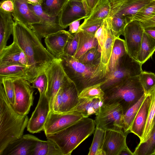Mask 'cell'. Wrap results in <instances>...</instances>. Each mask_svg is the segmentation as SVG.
<instances>
[{"label":"cell","instance_id":"cell-1","mask_svg":"<svg viewBox=\"0 0 155 155\" xmlns=\"http://www.w3.org/2000/svg\"><path fill=\"white\" fill-rule=\"evenodd\" d=\"M13 41L20 47L28 60L27 75L31 83L55 58L43 45L41 40L30 28L14 21Z\"/></svg>","mask_w":155,"mask_h":155},{"label":"cell","instance_id":"cell-2","mask_svg":"<svg viewBox=\"0 0 155 155\" xmlns=\"http://www.w3.org/2000/svg\"><path fill=\"white\" fill-rule=\"evenodd\" d=\"M59 58L66 74L74 84L79 93L87 87L105 81L109 72L108 67L101 61L94 64H85L65 54Z\"/></svg>","mask_w":155,"mask_h":155},{"label":"cell","instance_id":"cell-3","mask_svg":"<svg viewBox=\"0 0 155 155\" xmlns=\"http://www.w3.org/2000/svg\"><path fill=\"white\" fill-rule=\"evenodd\" d=\"M28 120L27 115L15 111L0 83V155L9 143L22 136Z\"/></svg>","mask_w":155,"mask_h":155},{"label":"cell","instance_id":"cell-4","mask_svg":"<svg viewBox=\"0 0 155 155\" xmlns=\"http://www.w3.org/2000/svg\"><path fill=\"white\" fill-rule=\"evenodd\" d=\"M95 120L83 117L66 128L48 135L47 139L54 141L63 155H70L72 152L94 132Z\"/></svg>","mask_w":155,"mask_h":155},{"label":"cell","instance_id":"cell-5","mask_svg":"<svg viewBox=\"0 0 155 155\" xmlns=\"http://www.w3.org/2000/svg\"><path fill=\"white\" fill-rule=\"evenodd\" d=\"M104 92V103H119L122 107L124 114L144 94L139 75L128 78Z\"/></svg>","mask_w":155,"mask_h":155},{"label":"cell","instance_id":"cell-6","mask_svg":"<svg viewBox=\"0 0 155 155\" xmlns=\"http://www.w3.org/2000/svg\"><path fill=\"white\" fill-rule=\"evenodd\" d=\"M142 65L127 54L121 58L118 67L107 73L101 89L104 91L128 78L139 75L142 71Z\"/></svg>","mask_w":155,"mask_h":155},{"label":"cell","instance_id":"cell-7","mask_svg":"<svg viewBox=\"0 0 155 155\" xmlns=\"http://www.w3.org/2000/svg\"><path fill=\"white\" fill-rule=\"evenodd\" d=\"M124 114L123 108L119 103H104L95 118L96 127L104 130L124 131L122 124Z\"/></svg>","mask_w":155,"mask_h":155},{"label":"cell","instance_id":"cell-8","mask_svg":"<svg viewBox=\"0 0 155 155\" xmlns=\"http://www.w3.org/2000/svg\"><path fill=\"white\" fill-rule=\"evenodd\" d=\"M44 71L48 80L46 95L49 101L51 111H52L53 102L56 94L64 83L69 78L64 71L61 59L60 58L54 59Z\"/></svg>","mask_w":155,"mask_h":155},{"label":"cell","instance_id":"cell-9","mask_svg":"<svg viewBox=\"0 0 155 155\" xmlns=\"http://www.w3.org/2000/svg\"><path fill=\"white\" fill-rule=\"evenodd\" d=\"M28 5L30 9L41 19L40 23L32 24L30 28L40 40L49 35L64 30L60 24V14L50 16L43 11L41 5L29 3Z\"/></svg>","mask_w":155,"mask_h":155},{"label":"cell","instance_id":"cell-10","mask_svg":"<svg viewBox=\"0 0 155 155\" xmlns=\"http://www.w3.org/2000/svg\"><path fill=\"white\" fill-rule=\"evenodd\" d=\"M13 80L15 89L14 108L19 114L27 115L33 104L34 88L26 80L18 79Z\"/></svg>","mask_w":155,"mask_h":155},{"label":"cell","instance_id":"cell-11","mask_svg":"<svg viewBox=\"0 0 155 155\" xmlns=\"http://www.w3.org/2000/svg\"><path fill=\"white\" fill-rule=\"evenodd\" d=\"M84 117L75 111L66 113L51 111L44 125L46 136L58 132L70 126Z\"/></svg>","mask_w":155,"mask_h":155},{"label":"cell","instance_id":"cell-12","mask_svg":"<svg viewBox=\"0 0 155 155\" xmlns=\"http://www.w3.org/2000/svg\"><path fill=\"white\" fill-rule=\"evenodd\" d=\"M144 32L141 22L136 20L129 22L123 32L127 53L137 61Z\"/></svg>","mask_w":155,"mask_h":155},{"label":"cell","instance_id":"cell-13","mask_svg":"<svg viewBox=\"0 0 155 155\" xmlns=\"http://www.w3.org/2000/svg\"><path fill=\"white\" fill-rule=\"evenodd\" d=\"M90 13L85 2L68 0L59 15L60 25L66 28L73 22L87 18Z\"/></svg>","mask_w":155,"mask_h":155},{"label":"cell","instance_id":"cell-14","mask_svg":"<svg viewBox=\"0 0 155 155\" xmlns=\"http://www.w3.org/2000/svg\"><path fill=\"white\" fill-rule=\"evenodd\" d=\"M51 111L49 101L46 93L40 95L37 105L29 119L27 130L35 133L44 130L45 124Z\"/></svg>","mask_w":155,"mask_h":155},{"label":"cell","instance_id":"cell-15","mask_svg":"<svg viewBox=\"0 0 155 155\" xmlns=\"http://www.w3.org/2000/svg\"><path fill=\"white\" fill-rule=\"evenodd\" d=\"M152 0H110L109 17L114 15L123 16L127 18L130 22L137 12Z\"/></svg>","mask_w":155,"mask_h":155},{"label":"cell","instance_id":"cell-16","mask_svg":"<svg viewBox=\"0 0 155 155\" xmlns=\"http://www.w3.org/2000/svg\"><path fill=\"white\" fill-rule=\"evenodd\" d=\"M38 139L31 134L23 135L9 143L1 155H33Z\"/></svg>","mask_w":155,"mask_h":155},{"label":"cell","instance_id":"cell-17","mask_svg":"<svg viewBox=\"0 0 155 155\" xmlns=\"http://www.w3.org/2000/svg\"><path fill=\"white\" fill-rule=\"evenodd\" d=\"M127 134L123 130H106L102 150L105 155H119L121 150L127 146Z\"/></svg>","mask_w":155,"mask_h":155},{"label":"cell","instance_id":"cell-18","mask_svg":"<svg viewBox=\"0 0 155 155\" xmlns=\"http://www.w3.org/2000/svg\"><path fill=\"white\" fill-rule=\"evenodd\" d=\"M13 3L12 13L14 21H18L30 28L33 24L41 22L40 18L29 8L25 0H11Z\"/></svg>","mask_w":155,"mask_h":155},{"label":"cell","instance_id":"cell-19","mask_svg":"<svg viewBox=\"0 0 155 155\" xmlns=\"http://www.w3.org/2000/svg\"><path fill=\"white\" fill-rule=\"evenodd\" d=\"M71 33L64 30L48 35L45 39L47 50L56 58L64 53V49Z\"/></svg>","mask_w":155,"mask_h":155},{"label":"cell","instance_id":"cell-20","mask_svg":"<svg viewBox=\"0 0 155 155\" xmlns=\"http://www.w3.org/2000/svg\"><path fill=\"white\" fill-rule=\"evenodd\" d=\"M62 102L59 113L70 112L78 104L79 98V92L74 82L67 79L61 86Z\"/></svg>","mask_w":155,"mask_h":155},{"label":"cell","instance_id":"cell-21","mask_svg":"<svg viewBox=\"0 0 155 155\" xmlns=\"http://www.w3.org/2000/svg\"><path fill=\"white\" fill-rule=\"evenodd\" d=\"M19 64L28 68L27 57L18 45L14 41L0 52V64Z\"/></svg>","mask_w":155,"mask_h":155},{"label":"cell","instance_id":"cell-22","mask_svg":"<svg viewBox=\"0 0 155 155\" xmlns=\"http://www.w3.org/2000/svg\"><path fill=\"white\" fill-rule=\"evenodd\" d=\"M150 102V97L147 94L134 118L130 130V132L137 136L140 140L142 138L146 123Z\"/></svg>","mask_w":155,"mask_h":155},{"label":"cell","instance_id":"cell-23","mask_svg":"<svg viewBox=\"0 0 155 155\" xmlns=\"http://www.w3.org/2000/svg\"><path fill=\"white\" fill-rule=\"evenodd\" d=\"M104 104L103 100L98 98H79L78 104L70 112H77L84 117H88L94 114L96 115L99 112Z\"/></svg>","mask_w":155,"mask_h":155},{"label":"cell","instance_id":"cell-24","mask_svg":"<svg viewBox=\"0 0 155 155\" xmlns=\"http://www.w3.org/2000/svg\"><path fill=\"white\" fill-rule=\"evenodd\" d=\"M0 52L7 46V41L13 31L14 21L12 13L0 8Z\"/></svg>","mask_w":155,"mask_h":155},{"label":"cell","instance_id":"cell-25","mask_svg":"<svg viewBox=\"0 0 155 155\" xmlns=\"http://www.w3.org/2000/svg\"><path fill=\"white\" fill-rule=\"evenodd\" d=\"M27 67L19 64H0V78H9L12 80L24 79L29 81Z\"/></svg>","mask_w":155,"mask_h":155},{"label":"cell","instance_id":"cell-26","mask_svg":"<svg viewBox=\"0 0 155 155\" xmlns=\"http://www.w3.org/2000/svg\"><path fill=\"white\" fill-rule=\"evenodd\" d=\"M78 32L79 35V43L77 50L73 57L78 59L87 51L97 47L99 44L94 35L82 31Z\"/></svg>","mask_w":155,"mask_h":155},{"label":"cell","instance_id":"cell-27","mask_svg":"<svg viewBox=\"0 0 155 155\" xmlns=\"http://www.w3.org/2000/svg\"><path fill=\"white\" fill-rule=\"evenodd\" d=\"M155 51V39L144 31L137 61L142 65L152 56Z\"/></svg>","mask_w":155,"mask_h":155},{"label":"cell","instance_id":"cell-28","mask_svg":"<svg viewBox=\"0 0 155 155\" xmlns=\"http://www.w3.org/2000/svg\"><path fill=\"white\" fill-rule=\"evenodd\" d=\"M127 54L125 40L117 37L114 42L109 64V71L116 69L118 67L121 58Z\"/></svg>","mask_w":155,"mask_h":155},{"label":"cell","instance_id":"cell-29","mask_svg":"<svg viewBox=\"0 0 155 155\" xmlns=\"http://www.w3.org/2000/svg\"><path fill=\"white\" fill-rule=\"evenodd\" d=\"M147 94L150 98V105L146 123L140 143L145 142L148 138L153 127V121L155 114V86Z\"/></svg>","mask_w":155,"mask_h":155},{"label":"cell","instance_id":"cell-30","mask_svg":"<svg viewBox=\"0 0 155 155\" xmlns=\"http://www.w3.org/2000/svg\"><path fill=\"white\" fill-rule=\"evenodd\" d=\"M46 141L38 139L33 155H63L56 143L51 140Z\"/></svg>","mask_w":155,"mask_h":155},{"label":"cell","instance_id":"cell-31","mask_svg":"<svg viewBox=\"0 0 155 155\" xmlns=\"http://www.w3.org/2000/svg\"><path fill=\"white\" fill-rule=\"evenodd\" d=\"M105 20L107 24V36L101 49V61L108 67L114 42L117 37L112 33L106 19Z\"/></svg>","mask_w":155,"mask_h":155},{"label":"cell","instance_id":"cell-32","mask_svg":"<svg viewBox=\"0 0 155 155\" xmlns=\"http://www.w3.org/2000/svg\"><path fill=\"white\" fill-rule=\"evenodd\" d=\"M147 94L145 93L134 104L130 107L124 114L122 124L124 132L128 134L132 123Z\"/></svg>","mask_w":155,"mask_h":155},{"label":"cell","instance_id":"cell-33","mask_svg":"<svg viewBox=\"0 0 155 155\" xmlns=\"http://www.w3.org/2000/svg\"><path fill=\"white\" fill-rule=\"evenodd\" d=\"M155 151V124L148 138L139 143L133 152L134 155H153Z\"/></svg>","mask_w":155,"mask_h":155},{"label":"cell","instance_id":"cell-34","mask_svg":"<svg viewBox=\"0 0 155 155\" xmlns=\"http://www.w3.org/2000/svg\"><path fill=\"white\" fill-rule=\"evenodd\" d=\"M69 0H43V11L50 16L59 15Z\"/></svg>","mask_w":155,"mask_h":155},{"label":"cell","instance_id":"cell-35","mask_svg":"<svg viewBox=\"0 0 155 155\" xmlns=\"http://www.w3.org/2000/svg\"><path fill=\"white\" fill-rule=\"evenodd\" d=\"M110 10V0H99L87 18L105 20L109 17Z\"/></svg>","mask_w":155,"mask_h":155},{"label":"cell","instance_id":"cell-36","mask_svg":"<svg viewBox=\"0 0 155 155\" xmlns=\"http://www.w3.org/2000/svg\"><path fill=\"white\" fill-rule=\"evenodd\" d=\"M106 20L113 34L117 37L123 35L125 28L129 22L127 18L117 15L109 17Z\"/></svg>","mask_w":155,"mask_h":155},{"label":"cell","instance_id":"cell-37","mask_svg":"<svg viewBox=\"0 0 155 155\" xmlns=\"http://www.w3.org/2000/svg\"><path fill=\"white\" fill-rule=\"evenodd\" d=\"M105 130L96 127L88 155H105L102 150Z\"/></svg>","mask_w":155,"mask_h":155},{"label":"cell","instance_id":"cell-38","mask_svg":"<svg viewBox=\"0 0 155 155\" xmlns=\"http://www.w3.org/2000/svg\"><path fill=\"white\" fill-rule=\"evenodd\" d=\"M105 81L106 80L84 88L79 93V98L88 99L98 98L103 100L105 93L101 87Z\"/></svg>","mask_w":155,"mask_h":155},{"label":"cell","instance_id":"cell-39","mask_svg":"<svg viewBox=\"0 0 155 155\" xmlns=\"http://www.w3.org/2000/svg\"><path fill=\"white\" fill-rule=\"evenodd\" d=\"M101 55V48L99 45L87 51L78 60L85 64H94L100 61Z\"/></svg>","mask_w":155,"mask_h":155},{"label":"cell","instance_id":"cell-40","mask_svg":"<svg viewBox=\"0 0 155 155\" xmlns=\"http://www.w3.org/2000/svg\"><path fill=\"white\" fill-rule=\"evenodd\" d=\"M155 15V0H153L145 6L134 16L131 21L142 22Z\"/></svg>","mask_w":155,"mask_h":155},{"label":"cell","instance_id":"cell-41","mask_svg":"<svg viewBox=\"0 0 155 155\" xmlns=\"http://www.w3.org/2000/svg\"><path fill=\"white\" fill-rule=\"evenodd\" d=\"M104 20L99 19L84 18L78 31H82L94 35L97 30L103 24Z\"/></svg>","mask_w":155,"mask_h":155},{"label":"cell","instance_id":"cell-42","mask_svg":"<svg viewBox=\"0 0 155 155\" xmlns=\"http://www.w3.org/2000/svg\"><path fill=\"white\" fill-rule=\"evenodd\" d=\"M139 77L140 81L144 89V93L147 94L155 86V74L153 73L142 71Z\"/></svg>","mask_w":155,"mask_h":155},{"label":"cell","instance_id":"cell-43","mask_svg":"<svg viewBox=\"0 0 155 155\" xmlns=\"http://www.w3.org/2000/svg\"><path fill=\"white\" fill-rule=\"evenodd\" d=\"M0 83L2 84L6 95L11 104L15 105V89L13 80L9 78H0Z\"/></svg>","mask_w":155,"mask_h":155},{"label":"cell","instance_id":"cell-44","mask_svg":"<svg viewBox=\"0 0 155 155\" xmlns=\"http://www.w3.org/2000/svg\"><path fill=\"white\" fill-rule=\"evenodd\" d=\"M31 83L34 88L38 90L40 95L46 93L48 87V80L45 71L38 74L33 81Z\"/></svg>","mask_w":155,"mask_h":155},{"label":"cell","instance_id":"cell-45","mask_svg":"<svg viewBox=\"0 0 155 155\" xmlns=\"http://www.w3.org/2000/svg\"><path fill=\"white\" fill-rule=\"evenodd\" d=\"M79 35L78 32L71 33L64 49V53L73 56L75 53L78 45Z\"/></svg>","mask_w":155,"mask_h":155},{"label":"cell","instance_id":"cell-46","mask_svg":"<svg viewBox=\"0 0 155 155\" xmlns=\"http://www.w3.org/2000/svg\"><path fill=\"white\" fill-rule=\"evenodd\" d=\"M94 36L101 49L107 36V24L105 20L103 24L96 31Z\"/></svg>","mask_w":155,"mask_h":155},{"label":"cell","instance_id":"cell-47","mask_svg":"<svg viewBox=\"0 0 155 155\" xmlns=\"http://www.w3.org/2000/svg\"><path fill=\"white\" fill-rule=\"evenodd\" d=\"M62 102V88H60L56 94L53 102L52 110L56 113H59Z\"/></svg>","mask_w":155,"mask_h":155},{"label":"cell","instance_id":"cell-48","mask_svg":"<svg viewBox=\"0 0 155 155\" xmlns=\"http://www.w3.org/2000/svg\"><path fill=\"white\" fill-rule=\"evenodd\" d=\"M0 8L12 13L14 10L13 2L11 0H3L0 2Z\"/></svg>","mask_w":155,"mask_h":155},{"label":"cell","instance_id":"cell-49","mask_svg":"<svg viewBox=\"0 0 155 155\" xmlns=\"http://www.w3.org/2000/svg\"><path fill=\"white\" fill-rule=\"evenodd\" d=\"M81 20L74 21L69 25V30L68 31L71 34H74L77 32L80 25V23Z\"/></svg>","mask_w":155,"mask_h":155},{"label":"cell","instance_id":"cell-50","mask_svg":"<svg viewBox=\"0 0 155 155\" xmlns=\"http://www.w3.org/2000/svg\"><path fill=\"white\" fill-rule=\"evenodd\" d=\"M141 23L144 29L155 27V15L150 18Z\"/></svg>","mask_w":155,"mask_h":155},{"label":"cell","instance_id":"cell-51","mask_svg":"<svg viewBox=\"0 0 155 155\" xmlns=\"http://www.w3.org/2000/svg\"><path fill=\"white\" fill-rule=\"evenodd\" d=\"M99 0H85L88 9L91 13Z\"/></svg>","mask_w":155,"mask_h":155},{"label":"cell","instance_id":"cell-52","mask_svg":"<svg viewBox=\"0 0 155 155\" xmlns=\"http://www.w3.org/2000/svg\"><path fill=\"white\" fill-rule=\"evenodd\" d=\"M144 32L155 39V27L144 29Z\"/></svg>","mask_w":155,"mask_h":155},{"label":"cell","instance_id":"cell-53","mask_svg":"<svg viewBox=\"0 0 155 155\" xmlns=\"http://www.w3.org/2000/svg\"><path fill=\"white\" fill-rule=\"evenodd\" d=\"M119 155H134V154L133 152H132L127 146L121 150Z\"/></svg>","mask_w":155,"mask_h":155},{"label":"cell","instance_id":"cell-54","mask_svg":"<svg viewBox=\"0 0 155 155\" xmlns=\"http://www.w3.org/2000/svg\"><path fill=\"white\" fill-rule=\"evenodd\" d=\"M27 2L33 5H41L43 0H25Z\"/></svg>","mask_w":155,"mask_h":155},{"label":"cell","instance_id":"cell-55","mask_svg":"<svg viewBox=\"0 0 155 155\" xmlns=\"http://www.w3.org/2000/svg\"><path fill=\"white\" fill-rule=\"evenodd\" d=\"M69 1H72L78 2H85V0H69Z\"/></svg>","mask_w":155,"mask_h":155},{"label":"cell","instance_id":"cell-56","mask_svg":"<svg viewBox=\"0 0 155 155\" xmlns=\"http://www.w3.org/2000/svg\"><path fill=\"white\" fill-rule=\"evenodd\" d=\"M153 123L154 126V125L155 124V114L153 119Z\"/></svg>","mask_w":155,"mask_h":155},{"label":"cell","instance_id":"cell-57","mask_svg":"<svg viewBox=\"0 0 155 155\" xmlns=\"http://www.w3.org/2000/svg\"><path fill=\"white\" fill-rule=\"evenodd\" d=\"M153 155H155V152H154V153H153Z\"/></svg>","mask_w":155,"mask_h":155}]
</instances>
